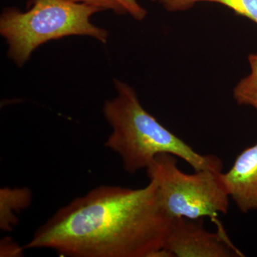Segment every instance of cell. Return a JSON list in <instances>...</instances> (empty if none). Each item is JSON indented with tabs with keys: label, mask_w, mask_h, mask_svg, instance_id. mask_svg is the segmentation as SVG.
<instances>
[{
	"label": "cell",
	"mask_w": 257,
	"mask_h": 257,
	"mask_svg": "<svg viewBox=\"0 0 257 257\" xmlns=\"http://www.w3.org/2000/svg\"><path fill=\"white\" fill-rule=\"evenodd\" d=\"M221 178L230 199L241 212L257 210V143L243 150Z\"/></svg>",
	"instance_id": "cell-6"
},
{
	"label": "cell",
	"mask_w": 257,
	"mask_h": 257,
	"mask_svg": "<svg viewBox=\"0 0 257 257\" xmlns=\"http://www.w3.org/2000/svg\"><path fill=\"white\" fill-rule=\"evenodd\" d=\"M146 171L156 183L161 204L172 219H214L227 214L230 197L221 178L222 171L184 173L177 165V157L170 154L157 155Z\"/></svg>",
	"instance_id": "cell-4"
},
{
	"label": "cell",
	"mask_w": 257,
	"mask_h": 257,
	"mask_svg": "<svg viewBox=\"0 0 257 257\" xmlns=\"http://www.w3.org/2000/svg\"><path fill=\"white\" fill-rule=\"evenodd\" d=\"M152 1H153V2H160V3H162V2L164 1V0H152Z\"/></svg>",
	"instance_id": "cell-13"
},
{
	"label": "cell",
	"mask_w": 257,
	"mask_h": 257,
	"mask_svg": "<svg viewBox=\"0 0 257 257\" xmlns=\"http://www.w3.org/2000/svg\"><path fill=\"white\" fill-rule=\"evenodd\" d=\"M172 220L151 179L140 189L99 186L59 209L24 248L69 257H153L165 248Z\"/></svg>",
	"instance_id": "cell-1"
},
{
	"label": "cell",
	"mask_w": 257,
	"mask_h": 257,
	"mask_svg": "<svg viewBox=\"0 0 257 257\" xmlns=\"http://www.w3.org/2000/svg\"><path fill=\"white\" fill-rule=\"evenodd\" d=\"M202 2L224 5L236 14L245 17L257 25V0H164L165 9L170 12L183 11Z\"/></svg>",
	"instance_id": "cell-8"
},
{
	"label": "cell",
	"mask_w": 257,
	"mask_h": 257,
	"mask_svg": "<svg viewBox=\"0 0 257 257\" xmlns=\"http://www.w3.org/2000/svg\"><path fill=\"white\" fill-rule=\"evenodd\" d=\"M32 200V193L28 188L4 187L0 190V227L10 231L18 222L17 214L28 208Z\"/></svg>",
	"instance_id": "cell-7"
},
{
	"label": "cell",
	"mask_w": 257,
	"mask_h": 257,
	"mask_svg": "<svg viewBox=\"0 0 257 257\" xmlns=\"http://www.w3.org/2000/svg\"><path fill=\"white\" fill-rule=\"evenodd\" d=\"M74 3H83L95 7L102 10H111L118 15H128L135 20H143L147 11L138 0H70Z\"/></svg>",
	"instance_id": "cell-9"
},
{
	"label": "cell",
	"mask_w": 257,
	"mask_h": 257,
	"mask_svg": "<svg viewBox=\"0 0 257 257\" xmlns=\"http://www.w3.org/2000/svg\"><path fill=\"white\" fill-rule=\"evenodd\" d=\"M23 248H20L18 243L10 238H6L2 241L1 256H20L23 254Z\"/></svg>",
	"instance_id": "cell-11"
},
{
	"label": "cell",
	"mask_w": 257,
	"mask_h": 257,
	"mask_svg": "<svg viewBox=\"0 0 257 257\" xmlns=\"http://www.w3.org/2000/svg\"><path fill=\"white\" fill-rule=\"evenodd\" d=\"M165 248L173 257L243 256L224 230L210 232L201 219H172Z\"/></svg>",
	"instance_id": "cell-5"
},
{
	"label": "cell",
	"mask_w": 257,
	"mask_h": 257,
	"mask_svg": "<svg viewBox=\"0 0 257 257\" xmlns=\"http://www.w3.org/2000/svg\"><path fill=\"white\" fill-rule=\"evenodd\" d=\"M249 57H252V58L255 59V60H257V53L252 54V55H250Z\"/></svg>",
	"instance_id": "cell-12"
},
{
	"label": "cell",
	"mask_w": 257,
	"mask_h": 257,
	"mask_svg": "<svg viewBox=\"0 0 257 257\" xmlns=\"http://www.w3.org/2000/svg\"><path fill=\"white\" fill-rule=\"evenodd\" d=\"M99 8L70 0H33L26 12L11 8L0 18V32L8 42V55L21 67L40 45L62 37H92L101 43L108 32L90 22Z\"/></svg>",
	"instance_id": "cell-3"
},
{
	"label": "cell",
	"mask_w": 257,
	"mask_h": 257,
	"mask_svg": "<svg viewBox=\"0 0 257 257\" xmlns=\"http://www.w3.org/2000/svg\"><path fill=\"white\" fill-rule=\"evenodd\" d=\"M114 84L116 95L106 101L103 109L111 128L105 147L119 155L128 173L147 170L161 154L182 159L194 171H222L219 157L195 151L150 114L130 85L118 80Z\"/></svg>",
	"instance_id": "cell-2"
},
{
	"label": "cell",
	"mask_w": 257,
	"mask_h": 257,
	"mask_svg": "<svg viewBox=\"0 0 257 257\" xmlns=\"http://www.w3.org/2000/svg\"><path fill=\"white\" fill-rule=\"evenodd\" d=\"M251 72L240 80L233 90V96L239 105L250 106L257 110V60L248 57Z\"/></svg>",
	"instance_id": "cell-10"
}]
</instances>
